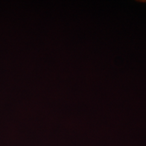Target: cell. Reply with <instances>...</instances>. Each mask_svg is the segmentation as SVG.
I'll return each instance as SVG.
<instances>
[{
	"mask_svg": "<svg viewBox=\"0 0 146 146\" xmlns=\"http://www.w3.org/2000/svg\"><path fill=\"white\" fill-rule=\"evenodd\" d=\"M139 2H146V1H138Z\"/></svg>",
	"mask_w": 146,
	"mask_h": 146,
	"instance_id": "1",
	"label": "cell"
}]
</instances>
